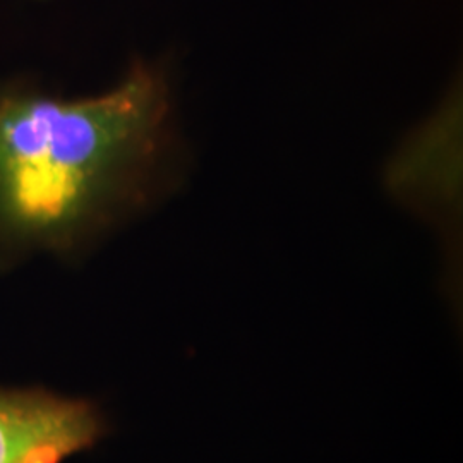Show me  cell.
<instances>
[{"label": "cell", "mask_w": 463, "mask_h": 463, "mask_svg": "<svg viewBox=\"0 0 463 463\" xmlns=\"http://www.w3.org/2000/svg\"><path fill=\"white\" fill-rule=\"evenodd\" d=\"M165 74L134 62L93 97L0 80V273L71 261L149 199L170 139Z\"/></svg>", "instance_id": "1"}, {"label": "cell", "mask_w": 463, "mask_h": 463, "mask_svg": "<svg viewBox=\"0 0 463 463\" xmlns=\"http://www.w3.org/2000/svg\"><path fill=\"white\" fill-rule=\"evenodd\" d=\"M110 432V419L93 398L0 386V463H64Z\"/></svg>", "instance_id": "2"}]
</instances>
